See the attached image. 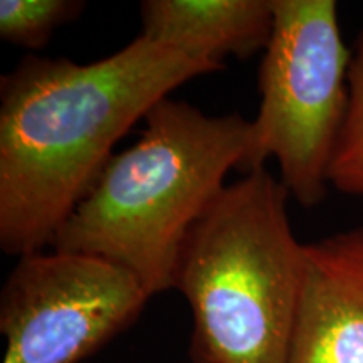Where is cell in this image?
I'll return each instance as SVG.
<instances>
[{
    "label": "cell",
    "mask_w": 363,
    "mask_h": 363,
    "mask_svg": "<svg viewBox=\"0 0 363 363\" xmlns=\"http://www.w3.org/2000/svg\"><path fill=\"white\" fill-rule=\"evenodd\" d=\"M219 72L140 34L89 65L26 56L0 78V249L44 251L115 155L187 81Z\"/></svg>",
    "instance_id": "cell-1"
},
{
    "label": "cell",
    "mask_w": 363,
    "mask_h": 363,
    "mask_svg": "<svg viewBox=\"0 0 363 363\" xmlns=\"http://www.w3.org/2000/svg\"><path fill=\"white\" fill-rule=\"evenodd\" d=\"M251 120L207 115L162 99L140 138L108 160L52 247L101 257L138 279L150 298L175 289L185 239L246 158Z\"/></svg>",
    "instance_id": "cell-2"
},
{
    "label": "cell",
    "mask_w": 363,
    "mask_h": 363,
    "mask_svg": "<svg viewBox=\"0 0 363 363\" xmlns=\"http://www.w3.org/2000/svg\"><path fill=\"white\" fill-rule=\"evenodd\" d=\"M289 199L281 180L252 170L189 233L175 289L192 311V363H288L305 249Z\"/></svg>",
    "instance_id": "cell-3"
},
{
    "label": "cell",
    "mask_w": 363,
    "mask_h": 363,
    "mask_svg": "<svg viewBox=\"0 0 363 363\" xmlns=\"http://www.w3.org/2000/svg\"><path fill=\"white\" fill-rule=\"evenodd\" d=\"M274 24L259 66V110L240 170L278 162L281 184L299 206H320L350 99L352 49L335 0H271Z\"/></svg>",
    "instance_id": "cell-4"
},
{
    "label": "cell",
    "mask_w": 363,
    "mask_h": 363,
    "mask_svg": "<svg viewBox=\"0 0 363 363\" xmlns=\"http://www.w3.org/2000/svg\"><path fill=\"white\" fill-rule=\"evenodd\" d=\"M150 299L131 272L81 252L21 256L0 293L4 363H79L136 321Z\"/></svg>",
    "instance_id": "cell-5"
},
{
    "label": "cell",
    "mask_w": 363,
    "mask_h": 363,
    "mask_svg": "<svg viewBox=\"0 0 363 363\" xmlns=\"http://www.w3.org/2000/svg\"><path fill=\"white\" fill-rule=\"evenodd\" d=\"M288 363H363V227L305 244Z\"/></svg>",
    "instance_id": "cell-6"
},
{
    "label": "cell",
    "mask_w": 363,
    "mask_h": 363,
    "mask_svg": "<svg viewBox=\"0 0 363 363\" xmlns=\"http://www.w3.org/2000/svg\"><path fill=\"white\" fill-rule=\"evenodd\" d=\"M140 17L145 38L217 71L264 51L274 24L271 0H143Z\"/></svg>",
    "instance_id": "cell-7"
},
{
    "label": "cell",
    "mask_w": 363,
    "mask_h": 363,
    "mask_svg": "<svg viewBox=\"0 0 363 363\" xmlns=\"http://www.w3.org/2000/svg\"><path fill=\"white\" fill-rule=\"evenodd\" d=\"M348 72L350 99L328 169V185L338 192L363 197V30L352 49Z\"/></svg>",
    "instance_id": "cell-8"
},
{
    "label": "cell",
    "mask_w": 363,
    "mask_h": 363,
    "mask_svg": "<svg viewBox=\"0 0 363 363\" xmlns=\"http://www.w3.org/2000/svg\"><path fill=\"white\" fill-rule=\"evenodd\" d=\"M83 0H2L0 38L24 49H43L61 26L83 13Z\"/></svg>",
    "instance_id": "cell-9"
}]
</instances>
